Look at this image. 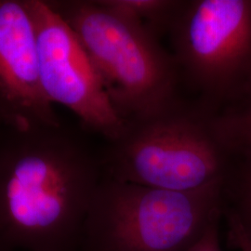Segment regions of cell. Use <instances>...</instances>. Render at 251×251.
<instances>
[{
    "instance_id": "2",
    "label": "cell",
    "mask_w": 251,
    "mask_h": 251,
    "mask_svg": "<svg viewBox=\"0 0 251 251\" xmlns=\"http://www.w3.org/2000/svg\"><path fill=\"white\" fill-rule=\"evenodd\" d=\"M214 116L197 100L180 98L157 115L126 123L100 153L103 176L176 192L223 181L233 154L216 130Z\"/></svg>"
},
{
    "instance_id": "13",
    "label": "cell",
    "mask_w": 251,
    "mask_h": 251,
    "mask_svg": "<svg viewBox=\"0 0 251 251\" xmlns=\"http://www.w3.org/2000/svg\"><path fill=\"white\" fill-rule=\"evenodd\" d=\"M2 126V124H1V122H0V126Z\"/></svg>"
},
{
    "instance_id": "6",
    "label": "cell",
    "mask_w": 251,
    "mask_h": 251,
    "mask_svg": "<svg viewBox=\"0 0 251 251\" xmlns=\"http://www.w3.org/2000/svg\"><path fill=\"white\" fill-rule=\"evenodd\" d=\"M36 28L39 76L46 97L61 104L106 142L126 122L112 106L92 63L71 27L47 0H26Z\"/></svg>"
},
{
    "instance_id": "3",
    "label": "cell",
    "mask_w": 251,
    "mask_h": 251,
    "mask_svg": "<svg viewBox=\"0 0 251 251\" xmlns=\"http://www.w3.org/2000/svg\"><path fill=\"white\" fill-rule=\"evenodd\" d=\"M48 2L78 38L126 123L157 115L180 99L179 69L160 38L99 0Z\"/></svg>"
},
{
    "instance_id": "5",
    "label": "cell",
    "mask_w": 251,
    "mask_h": 251,
    "mask_svg": "<svg viewBox=\"0 0 251 251\" xmlns=\"http://www.w3.org/2000/svg\"><path fill=\"white\" fill-rule=\"evenodd\" d=\"M181 84L216 113L251 79V0H187L169 33Z\"/></svg>"
},
{
    "instance_id": "1",
    "label": "cell",
    "mask_w": 251,
    "mask_h": 251,
    "mask_svg": "<svg viewBox=\"0 0 251 251\" xmlns=\"http://www.w3.org/2000/svg\"><path fill=\"white\" fill-rule=\"evenodd\" d=\"M0 140V251H79L103 177L100 154L63 125Z\"/></svg>"
},
{
    "instance_id": "4",
    "label": "cell",
    "mask_w": 251,
    "mask_h": 251,
    "mask_svg": "<svg viewBox=\"0 0 251 251\" xmlns=\"http://www.w3.org/2000/svg\"><path fill=\"white\" fill-rule=\"evenodd\" d=\"M223 181L176 192L103 176L79 251H185L224 217Z\"/></svg>"
},
{
    "instance_id": "11",
    "label": "cell",
    "mask_w": 251,
    "mask_h": 251,
    "mask_svg": "<svg viewBox=\"0 0 251 251\" xmlns=\"http://www.w3.org/2000/svg\"><path fill=\"white\" fill-rule=\"evenodd\" d=\"M228 225L227 245L232 250L239 251H251V239L244 232V230L234 216L228 212H224Z\"/></svg>"
},
{
    "instance_id": "9",
    "label": "cell",
    "mask_w": 251,
    "mask_h": 251,
    "mask_svg": "<svg viewBox=\"0 0 251 251\" xmlns=\"http://www.w3.org/2000/svg\"><path fill=\"white\" fill-rule=\"evenodd\" d=\"M216 130L233 154L251 152V79L237 95L217 111Z\"/></svg>"
},
{
    "instance_id": "10",
    "label": "cell",
    "mask_w": 251,
    "mask_h": 251,
    "mask_svg": "<svg viewBox=\"0 0 251 251\" xmlns=\"http://www.w3.org/2000/svg\"><path fill=\"white\" fill-rule=\"evenodd\" d=\"M224 212L239 222L251 241V152L233 154L223 183Z\"/></svg>"
},
{
    "instance_id": "7",
    "label": "cell",
    "mask_w": 251,
    "mask_h": 251,
    "mask_svg": "<svg viewBox=\"0 0 251 251\" xmlns=\"http://www.w3.org/2000/svg\"><path fill=\"white\" fill-rule=\"evenodd\" d=\"M0 122L17 131L62 125L41 86L26 0H0Z\"/></svg>"
},
{
    "instance_id": "8",
    "label": "cell",
    "mask_w": 251,
    "mask_h": 251,
    "mask_svg": "<svg viewBox=\"0 0 251 251\" xmlns=\"http://www.w3.org/2000/svg\"><path fill=\"white\" fill-rule=\"evenodd\" d=\"M106 9L160 38L184 9L187 0H99Z\"/></svg>"
},
{
    "instance_id": "12",
    "label": "cell",
    "mask_w": 251,
    "mask_h": 251,
    "mask_svg": "<svg viewBox=\"0 0 251 251\" xmlns=\"http://www.w3.org/2000/svg\"><path fill=\"white\" fill-rule=\"evenodd\" d=\"M222 219L216 220L207 227L206 232L185 251H223L220 244V223Z\"/></svg>"
}]
</instances>
